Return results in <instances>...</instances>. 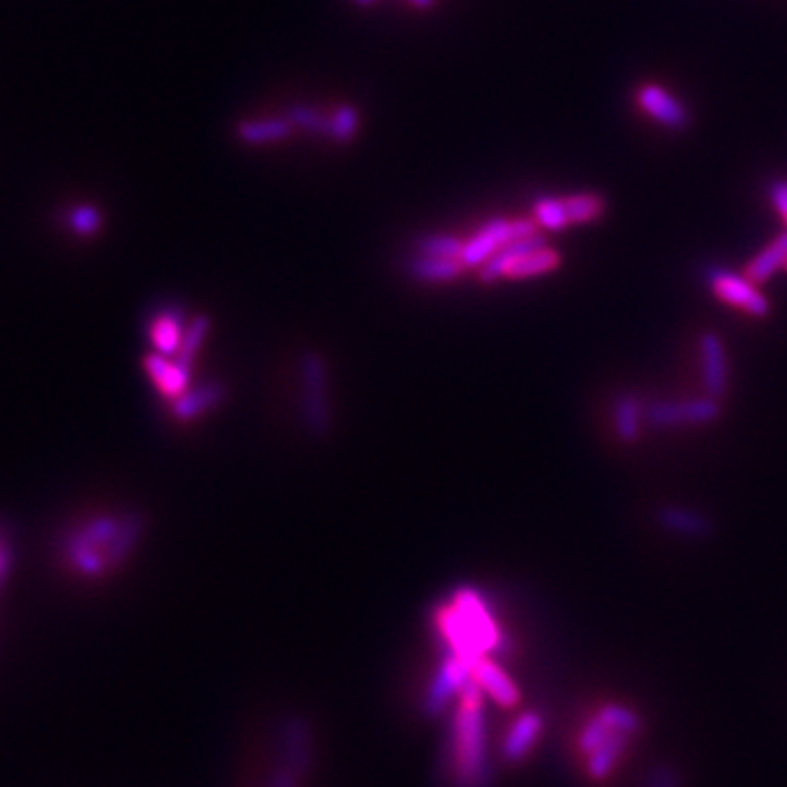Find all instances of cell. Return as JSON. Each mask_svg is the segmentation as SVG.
Masks as SVG:
<instances>
[{
  "instance_id": "1",
  "label": "cell",
  "mask_w": 787,
  "mask_h": 787,
  "mask_svg": "<svg viewBox=\"0 0 787 787\" xmlns=\"http://www.w3.org/2000/svg\"><path fill=\"white\" fill-rule=\"evenodd\" d=\"M436 621L453 654L471 665L499 650L501 632L497 621L475 589L455 591L451 606H442Z\"/></svg>"
},
{
  "instance_id": "2",
  "label": "cell",
  "mask_w": 787,
  "mask_h": 787,
  "mask_svg": "<svg viewBox=\"0 0 787 787\" xmlns=\"http://www.w3.org/2000/svg\"><path fill=\"white\" fill-rule=\"evenodd\" d=\"M138 519H110L103 516L88 523L68 543V560L77 571L99 575L125 554L138 538Z\"/></svg>"
},
{
  "instance_id": "3",
  "label": "cell",
  "mask_w": 787,
  "mask_h": 787,
  "mask_svg": "<svg viewBox=\"0 0 787 787\" xmlns=\"http://www.w3.org/2000/svg\"><path fill=\"white\" fill-rule=\"evenodd\" d=\"M722 416V401L711 396L687 398V401H661L648 403L645 422L652 429H680V427H704L718 422Z\"/></svg>"
},
{
  "instance_id": "4",
  "label": "cell",
  "mask_w": 787,
  "mask_h": 787,
  "mask_svg": "<svg viewBox=\"0 0 787 787\" xmlns=\"http://www.w3.org/2000/svg\"><path fill=\"white\" fill-rule=\"evenodd\" d=\"M704 283L713 291L715 298H720L722 302L731 304V307L744 311L748 315L763 320L772 313V304L766 298L757 283H753L746 274L731 272L726 267L711 265L704 269Z\"/></svg>"
},
{
  "instance_id": "5",
  "label": "cell",
  "mask_w": 787,
  "mask_h": 787,
  "mask_svg": "<svg viewBox=\"0 0 787 787\" xmlns=\"http://www.w3.org/2000/svg\"><path fill=\"white\" fill-rule=\"evenodd\" d=\"M641 728H643L641 715L634 709L626 707V704L621 702L602 704V707H599L591 718L582 724L578 733V750L586 757L591 755L595 748L608 742L613 735L628 733L634 737Z\"/></svg>"
},
{
  "instance_id": "6",
  "label": "cell",
  "mask_w": 787,
  "mask_h": 787,
  "mask_svg": "<svg viewBox=\"0 0 787 787\" xmlns=\"http://www.w3.org/2000/svg\"><path fill=\"white\" fill-rule=\"evenodd\" d=\"M536 232H540V226L534 219H492L471 241L464 243L462 263L466 269L481 267L492 254L499 252L505 243L530 237V234Z\"/></svg>"
},
{
  "instance_id": "7",
  "label": "cell",
  "mask_w": 787,
  "mask_h": 787,
  "mask_svg": "<svg viewBox=\"0 0 787 787\" xmlns=\"http://www.w3.org/2000/svg\"><path fill=\"white\" fill-rule=\"evenodd\" d=\"M700 366H702V390L711 398H722L728 394L731 385V366H728V352L724 339L715 331H704L698 337Z\"/></svg>"
},
{
  "instance_id": "8",
  "label": "cell",
  "mask_w": 787,
  "mask_h": 787,
  "mask_svg": "<svg viewBox=\"0 0 787 787\" xmlns=\"http://www.w3.org/2000/svg\"><path fill=\"white\" fill-rule=\"evenodd\" d=\"M654 521L661 530L680 538H707L715 532V523L709 514L689 508V505L665 503L654 510Z\"/></svg>"
},
{
  "instance_id": "9",
  "label": "cell",
  "mask_w": 787,
  "mask_h": 787,
  "mask_svg": "<svg viewBox=\"0 0 787 787\" xmlns=\"http://www.w3.org/2000/svg\"><path fill=\"white\" fill-rule=\"evenodd\" d=\"M302 379H304V401H307V420L313 433H326L328 429V405L324 398L326 390V370L317 355H307L302 359Z\"/></svg>"
},
{
  "instance_id": "10",
  "label": "cell",
  "mask_w": 787,
  "mask_h": 787,
  "mask_svg": "<svg viewBox=\"0 0 787 787\" xmlns=\"http://www.w3.org/2000/svg\"><path fill=\"white\" fill-rule=\"evenodd\" d=\"M645 409L648 403L643 401V396L637 392H619L613 398V407H610V418H613V431L615 438L621 444H634L643 436L645 422Z\"/></svg>"
},
{
  "instance_id": "11",
  "label": "cell",
  "mask_w": 787,
  "mask_h": 787,
  "mask_svg": "<svg viewBox=\"0 0 787 787\" xmlns=\"http://www.w3.org/2000/svg\"><path fill=\"white\" fill-rule=\"evenodd\" d=\"M641 108L654 116L656 121L669 129H683L689 125V112L683 103L669 95L667 90L656 84H645L637 92Z\"/></svg>"
},
{
  "instance_id": "12",
  "label": "cell",
  "mask_w": 787,
  "mask_h": 787,
  "mask_svg": "<svg viewBox=\"0 0 787 787\" xmlns=\"http://www.w3.org/2000/svg\"><path fill=\"white\" fill-rule=\"evenodd\" d=\"M543 245H547V239H545L543 232H536V234H530V237L505 243L499 252L492 254L488 261L479 267V280L484 285L497 283V280L505 278V272H508V269L516 261H519L521 256H525L527 252H532L536 248H543Z\"/></svg>"
},
{
  "instance_id": "13",
  "label": "cell",
  "mask_w": 787,
  "mask_h": 787,
  "mask_svg": "<svg viewBox=\"0 0 787 787\" xmlns=\"http://www.w3.org/2000/svg\"><path fill=\"white\" fill-rule=\"evenodd\" d=\"M473 678L481 687V691H486L492 700L501 704V707H514L521 698V691L514 685V680L508 676V672L492 659H488V656H484V659H479L473 665Z\"/></svg>"
},
{
  "instance_id": "14",
  "label": "cell",
  "mask_w": 787,
  "mask_h": 787,
  "mask_svg": "<svg viewBox=\"0 0 787 787\" xmlns=\"http://www.w3.org/2000/svg\"><path fill=\"white\" fill-rule=\"evenodd\" d=\"M540 733H543V718H540L538 713L527 711L519 715L516 722L510 726L508 735H505V742H503L505 761H512V763L523 761L536 746Z\"/></svg>"
},
{
  "instance_id": "15",
  "label": "cell",
  "mask_w": 787,
  "mask_h": 787,
  "mask_svg": "<svg viewBox=\"0 0 787 787\" xmlns=\"http://www.w3.org/2000/svg\"><path fill=\"white\" fill-rule=\"evenodd\" d=\"M145 370L149 372V377L154 379L158 390L167 398H173V401L189 390L191 370L182 368L178 361L171 363L162 355H149L145 357Z\"/></svg>"
},
{
  "instance_id": "16",
  "label": "cell",
  "mask_w": 787,
  "mask_h": 787,
  "mask_svg": "<svg viewBox=\"0 0 787 787\" xmlns=\"http://www.w3.org/2000/svg\"><path fill=\"white\" fill-rule=\"evenodd\" d=\"M632 735L628 733H617L604 742L599 748H595L591 755H586V774L593 781H604L608 779L613 770L617 768L619 759L624 757V753L630 746Z\"/></svg>"
},
{
  "instance_id": "17",
  "label": "cell",
  "mask_w": 787,
  "mask_h": 787,
  "mask_svg": "<svg viewBox=\"0 0 787 787\" xmlns=\"http://www.w3.org/2000/svg\"><path fill=\"white\" fill-rule=\"evenodd\" d=\"M787 263V230L781 232L777 239L770 245H766L757 256H753V261L746 265V276L753 280V283L761 285L768 283V280L781 272Z\"/></svg>"
},
{
  "instance_id": "18",
  "label": "cell",
  "mask_w": 787,
  "mask_h": 787,
  "mask_svg": "<svg viewBox=\"0 0 787 787\" xmlns=\"http://www.w3.org/2000/svg\"><path fill=\"white\" fill-rule=\"evenodd\" d=\"M562 263V256L560 252H556L554 248H536L532 252H527L525 256H521L519 261H516L508 272H505V278L510 280H523V278H536V276H545L556 272Z\"/></svg>"
},
{
  "instance_id": "19",
  "label": "cell",
  "mask_w": 787,
  "mask_h": 787,
  "mask_svg": "<svg viewBox=\"0 0 787 787\" xmlns=\"http://www.w3.org/2000/svg\"><path fill=\"white\" fill-rule=\"evenodd\" d=\"M464 263L455 258H436L422 256L409 263V272L425 283H451L457 276L464 274Z\"/></svg>"
},
{
  "instance_id": "20",
  "label": "cell",
  "mask_w": 787,
  "mask_h": 787,
  "mask_svg": "<svg viewBox=\"0 0 787 787\" xmlns=\"http://www.w3.org/2000/svg\"><path fill=\"white\" fill-rule=\"evenodd\" d=\"M223 387L221 385H206L199 387V390L186 392L180 398L173 401V414L180 420H191L199 414H204L210 407H215L223 398Z\"/></svg>"
},
{
  "instance_id": "21",
  "label": "cell",
  "mask_w": 787,
  "mask_h": 787,
  "mask_svg": "<svg viewBox=\"0 0 787 787\" xmlns=\"http://www.w3.org/2000/svg\"><path fill=\"white\" fill-rule=\"evenodd\" d=\"M293 132V123L289 119H272V121H250L237 127V134L248 145H261L269 140L287 138Z\"/></svg>"
},
{
  "instance_id": "22",
  "label": "cell",
  "mask_w": 787,
  "mask_h": 787,
  "mask_svg": "<svg viewBox=\"0 0 787 787\" xmlns=\"http://www.w3.org/2000/svg\"><path fill=\"white\" fill-rule=\"evenodd\" d=\"M569 223H591L606 213V199L597 193H578L565 197Z\"/></svg>"
},
{
  "instance_id": "23",
  "label": "cell",
  "mask_w": 787,
  "mask_h": 787,
  "mask_svg": "<svg viewBox=\"0 0 787 787\" xmlns=\"http://www.w3.org/2000/svg\"><path fill=\"white\" fill-rule=\"evenodd\" d=\"M151 339H154V346L162 352V355H173V352H178L184 339V333L180 328V317H175L173 313L158 315L154 324H151Z\"/></svg>"
},
{
  "instance_id": "24",
  "label": "cell",
  "mask_w": 787,
  "mask_h": 787,
  "mask_svg": "<svg viewBox=\"0 0 787 787\" xmlns=\"http://www.w3.org/2000/svg\"><path fill=\"white\" fill-rule=\"evenodd\" d=\"M534 221L538 223L540 228L545 230H565L569 228V217H567V208H565V197L558 199V197H543V199H536L534 204Z\"/></svg>"
},
{
  "instance_id": "25",
  "label": "cell",
  "mask_w": 787,
  "mask_h": 787,
  "mask_svg": "<svg viewBox=\"0 0 787 787\" xmlns=\"http://www.w3.org/2000/svg\"><path fill=\"white\" fill-rule=\"evenodd\" d=\"M208 331H210V320H208V317H206V315H197L189 331L184 333L182 346H180V350H178V357H175V361H178L182 368L191 370L193 359H195V352H197L199 346H202V342L206 339Z\"/></svg>"
},
{
  "instance_id": "26",
  "label": "cell",
  "mask_w": 787,
  "mask_h": 787,
  "mask_svg": "<svg viewBox=\"0 0 787 787\" xmlns=\"http://www.w3.org/2000/svg\"><path fill=\"white\" fill-rule=\"evenodd\" d=\"M418 250L425 256L455 258V261H462L464 241L449 237V234H429V237H422L418 241Z\"/></svg>"
},
{
  "instance_id": "27",
  "label": "cell",
  "mask_w": 787,
  "mask_h": 787,
  "mask_svg": "<svg viewBox=\"0 0 787 787\" xmlns=\"http://www.w3.org/2000/svg\"><path fill=\"white\" fill-rule=\"evenodd\" d=\"M287 119L293 125H298L302 129H309V132H313V134L331 136V121L324 119V116L320 112H315L313 108H307V105H298V108L289 110Z\"/></svg>"
},
{
  "instance_id": "28",
  "label": "cell",
  "mask_w": 787,
  "mask_h": 787,
  "mask_svg": "<svg viewBox=\"0 0 787 787\" xmlns=\"http://www.w3.org/2000/svg\"><path fill=\"white\" fill-rule=\"evenodd\" d=\"M357 110L352 105H342L331 119V136L339 143H346L357 132Z\"/></svg>"
},
{
  "instance_id": "29",
  "label": "cell",
  "mask_w": 787,
  "mask_h": 787,
  "mask_svg": "<svg viewBox=\"0 0 787 787\" xmlns=\"http://www.w3.org/2000/svg\"><path fill=\"white\" fill-rule=\"evenodd\" d=\"M680 785H683V781H680V772L674 766L661 763V766H654L650 770L643 787H680Z\"/></svg>"
},
{
  "instance_id": "30",
  "label": "cell",
  "mask_w": 787,
  "mask_h": 787,
  "mask_svg": "<svg viewBox=\"0 0 787 787\" xmlns=\"http://www.w3.org/2000/svg\"><path fill=\"white\" fill-rule=\"evenodd\" d=\"M99 213L95 208H79L73 215V226L81 234H90L99 228Z\"/></svg>"
},
{
  "instance_id": "31",
  "label": "cell",
  "mask_w": 787,
  "mask_h": 787,
  "mask_svg": "<svg viewBox=\"0 0 787 787\" xmlns=\"http://www.w3.org/2000/svg\"><path fill=\"white\" fill-rule=\"evenodd\" d=\"M768 193H770L774 208H777V213L787 223V180H774L770 184Z\"/></svg>"
},
{
  "instance_id": "32",
  "label": "cell",
  "mask_w": 787,
  "mask_h": 787,
  "mask_svg": "<svg viewBox=\"0 0 787 787\" xmlns=\"http://www.w3.org/2000/svg\"><path fill=\"white\" fill-rule=\"evenodd\" d=\"M7 567H9V549L5 545V540L0 538V580H3Z\"/></svg>"
},
{
  "instance_id": "33",
  "label": "cell",
  "mask_w": 787,
  "mask_h": 787,
  "mask_svg": "<svg viewBox=\"0 0 787 787\" xmlns=\"http://www.w3.org/2000/svg\"><path fill=\"white\" fill-rule=\"evenodd\" d=\"M411 3L418 5V7H422V9H429L433 3H436V0H411Z\"/></svg>"
},
{
  "instance_id": "34",
  "label": "cell",
  "mask_w": 787,
  "mask_h": 787,
  "mask_svg": "<svg viewBox=\"0 0 787 787\" xmlns=\"http://www.w3.org/2000/svg\"><path fill=\"white\" fill-rule=\"evenodd\" d=\"M355 3H357V5H370L372 0H355Z\"/></svg>"
},
{
  "instance_id": "35",
  "label": "cell",
  "mask_w": 787,
  "mask_h": 787,
  "mask_svg": "<svg viewBox=\"0 0 787 787\" xmlns=\"http://www.w3.org/2000/svg\"><path fill=\"white\" fill-rule=\"evenodd\" d=\"M783 269H785V272H787V263H785V267H783Z\"/></svg>"
}]
</instances>
